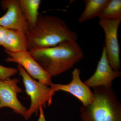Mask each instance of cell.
I'll list each match as a JSON object with an SVG mask.
<instances>
[{
	"label": "cell",
	"instance_id": "6da1fadb",
	"mask_svg": "<svg viewBox=\"0 0 121 121\" xmlns=\"http://www.w3.org/2000/svg\"><path fill=\"white\" fill-rule=\"evenodd\" d=\"M29 51L52 77L72 68L84 56L82 49L76 40L65 41L54 47Z\"/></svg>",
	"mask_w": 121,
	"mask_h": 121
},
{
	"label": "cell",
	"instance_id": "7a4b0ae2",
	"mask_svg": "<svg viewBox=\"0 0 121 121\" xmlns=\"http://www.w3.org/2000/svg\"><path fill=\"white\" fill-rule=\"evenodd\" d=\"M28 51L51 47L63 41L76 40L78 34L64 21L52 15H39L35 26L27 35Z\"/></svg>",
	"mask_w": 121,
	"mask_h": 121
},
{
	"label": "cell",
	"instance_id": "3957f363",
	"mask_svg": "<svg viewBox=\"0 0 121 121\" xmlns=\"http://www.w3.org/2000/svg\"><path fill=\"white\" fill-rule=\"evenodd\" d=\"M93 89V101L80 107L81 121H121V104L114 91L102 86Z\"/></svg>",
	"mask_w": 121,
	"mask_h": 121
},
{
	"label": "cell",
	"instance_id": "277c9868",
	"mask_svg": "<svg viewBox=\"0 0 121 121\" xmlns=\"http://www.w3.org/2000/svg\"><path fill=\"white\" fill-rule=\"evenodd\" d=\"M17 67L22 77L26 93L31 100L30 107L24 116L28 120L33 114L38 112L40 107H45L47 105L50 106L55 93L48 86L33 79L20 65L18 64Z\"/></svg>",
	"mask_w": 121,
	"mask_h": 121
},
{
	"label": "cell",
	"instance_id": "5b68a950",
	"mask_svg": "<svg viewBox=\"0 0 121 121\" xmlns=\"http://www.w3.org/2000/svg\"><path fill=\"white\" fill-rule=\"evenodd\" d=\"M99 19V24L105 33V42L103 46L108 62L114 70L119 71L121 68V62L118 32L121 19Z\"/></svg>",
	"mask_w": 121,
	"mask_h": 121
},
{
	"label": "cell",
	"instance_id": "8992f818",
	"mask_svg": "<svg viewBox=\"0 0 121 121\" xmlns=\"http://www.w3.org/2000/svg\"><path fill=\"white\" fill-rule=\"evenodd\" d=\"M5 52L8 56L6 62L17 63L32 78L48 86L52 84V77L35 60L28 51L16 52L5 51Z\"/></svg>",
	"mask_w": 121,
	"mask_h": 121
},
{
	"label": "cell",
	"instance_id": "52a82bcc",
	"mask_svg": "<svg viewBox=\"0 0 121 121\" xmlns=\"http://www.w3.org/2000/svg\"><path fill=\"white\" fill-rule=\"evenodd\" d=\"M17 78L0 79V109L8 107L17 114L24 116L27 109L17 98V94L22 91Z\"/></svg>",
	"mask_w": 121,
	"mask_h": 121
},
{
	"label": "cell",
	"instance_id": "ba28073f",
	"mask_svg": "<svg viewBox=\"0 0 121 121\" xmlns=\"http://www.w3.org/2000/svg\"><path fill=\"white\" fill-rule=\"evenodd\" d=\"M80 73V69L75 68L72 72V80L70 82L67 84L52 83L50 87L55 93L62 91L72 95L82 103V106H86L93 101L94 94L90 87L81 80Z\"/></svg>",
	"mask_w": 121,
	"mask_h": 121
},
{
	"label": "cell",
	"instance_id": "9c48e42d",
	"mask_svg": "<svg viewBox=\"0 0 121 121\" xmlns=\"http://www.w3.org/2000/svg\"><path fill=\"white\" fill-rule=\"evenodd\" d=\"M1 5L6 12L0 17V26L9 30L22 31L27 35L30 29L21 10L19 0H3Z\"/></svg>",
	"mask_w": 121,
	"mask_h": 121
},
{
	"label": "cell",
	"instance_id": "30bf717a",
	"mask_svg": "<svg viewBox=\"0 0 121 121\" xmlns=\"http://www.w3.org/2000/svg\"><path fill=\"white\" fill-rule=\"evenodd\" d=\"M121 75V72L114 70L111 66L103 46L101 56L95 72L84 82L89 87L93 88L101 86L111 88L113 81Z\"/></svg>",
	"mask_w": 121,
	"mask_h": 121
},
{
	"label": "cell",
	"instance_id": "8fae6325",
	"mask_svg": "<svg viewBox=\"0 0 121 121\" xmlns=\"http://www.w3.org/2000/svg\"><path fill=\"white\" fill-rule=\"evenodd\" d=\"M3 47L5 51L11 52L28 51L27 35L22 31L9 29L8 38Z\"/></svg>",
	"mask_w": 121,
	"mask_h": 121
},
{
	"label": "cell",
	"instance_id": "7c38bea8",
	"mask_svg": "<svg viewBox=\"0 0 121 121\" xmlns=\"http://www.w3.org/2000/svg\"><path fill=\"white\" fill-rule=\"evenodd\" d=\"M21 10L28 24L30 30L35 26L39 18L40 0H19Z\"/></svg>",
	"mask_w": 121,
	"mask_h": 121
},
{
	"label": "cell",
	"instance_id": "4fadbf2b",
	"mask_svg": "<svg viewBox=\"0 0 121 121\" xmlns=\"http://www.w3.org/2000/svg\"><path fill=\"white\" fill-rule=\"evenodd\" d=\"M109 0H84L85 8L78 17V22L82 23L98 17L102 10L108 4Z\"/></svg>",
	"mask_w": 121,
	"mask_h": 121
},
{
	"label": "cell",
	"instance_id": "5bb4252c",
	"mask_svg": "<svg viewBox=\"0 0 121 121\" xmlns=\"http://www.w3.org/2000/svg\"><path fill=\"white\" fill-rule=\"evenodd\" d=\"M98 17L110 20L121 19V0H109Z\"/></svg>",
	"mask_w": 121,
	"mask_h": 121
},
{
	"label": "cell",
	"instance_id": "9a60e30c",
	"mask_svg": "<svg viewBox=\"0 0 121 121\" xmlns=\"http://www.w3.org/2000/svg\"><path fill=\"white\" fill-rule=\"evenodd\" d=\"M17 69L5 67L0 65V79L4 80L11 78L18 73Z\"/></svg>",
	"mask_w": 121,
	"mask_h": 121
},
{
	"label": "cell",
	"instance_id": "2e32d148",
	"mask_svg": "<svg viewBox=\"0 0 121 121\" xmlns=\"http://www.w3.org/2000/svg\"><path fill=\"white\" fill-rule=\"evenodd\" d=\"M9 29L0 26V45L3 47L8 35Z\"/></svg>",
	"mask_w": 121,
	"mask_h": 121
},
{
	"label": "cell",
	"instance_id": "e0dca14e",
	"mask_svg": "<svg viewBox=\"0 0 121 121\" xmlns=\"http://www.w3.org/2000/svg\"><path fill=\"white\" fill-rule=\"evenodd\" d=\"M39 111V119L37 121H46L43 107L41 106L40 107Z\"/></svg>",
	"mask_w": 121,
	"mask_h": 121
}]
</instances>
